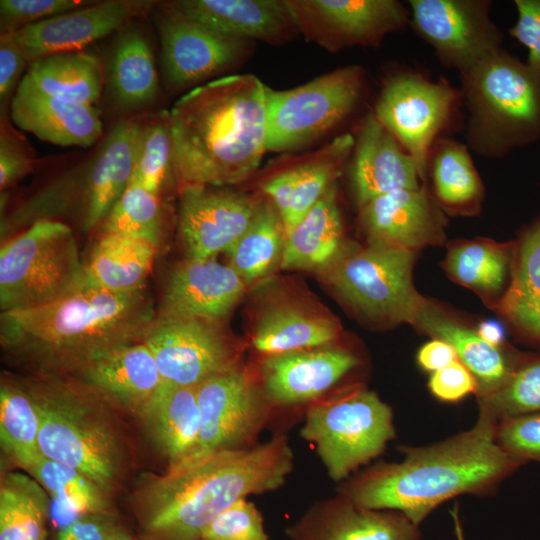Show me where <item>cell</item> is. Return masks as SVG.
Masks as SVG:
<instances>
[{
	"label": "cell",
	"instance_id": "cell-21",
	"mask_svg": "<svg viewBox=\"0 0 540 540\" xmlns=\"http://www.w3.org/2000/svg\"><path fill=\"white\" fill-rule=\"evenodd\" d=\"M417 527L401 512L363 508L340 495L312 506L286 534L290 540H419Z\"/></svg>",
	"mask_w": 540,
	"mask_h": 540
},
{
	"label": "cell",
	"instance_id": "cell-5",
	"mask_svg": "<svg viewBox=\"0 0 540 540\" xmlns=\"http://www.w3.org/2000/svg\"><path fill=\"white\" fill-rule=\"evenodd\" d=\"M40 376L24 387L38 410L42 455L79 470L110 493L123 475L125 451L102 396L78 380Z\"/></svg>",
	"mask_w": 540,
	"mask_h": 540
},
{
	"label": "cell",
	"instance_id": "cell-41",
	"mask_svg": "<svg viewBox=\"0 0 540 540\" xmlns=\"http://www.w3.org/2000/svg\"><path fill=\"white\" fill-rule=\"evenodd\" d=\"M511 253L509 245L462 241L449 249L445 268L456 282L491 296L498 294L506 282Z\"/></svg>",
	"mask_w": 540,
	"mask_h": 540
},
{
	"label": "cell",
	"instance_id": "cell-6",
	"mask_svg": "<svg viewBox=\"0 0 540 540\" xmlns=\"http://www.w3.org/2000/svg\"><path fill=\"white\" fill-rule=\"evenodd\" d=\"M460 76L476 153L502 156L540 132V72L501 49Z\"/></svg>",
	"mask_w": 540,
	"mask_h": 540
},
{
	"label": "cell",
	"instance_id": "cell-55",
	"mask_svg": "<svg viewBox=\"0 0 540 540\" xmlns=\"http://www.w3.org/2000/svg\"><path fill=\"white\" fill-rule=\"evenodd\" d=\"M458 360L454 348L439 339L424 344L417 353V362L427 372H435Z\"/></svg>",
	"mask_w": 540,
	"mask_h": 540
},
{
	"label": "cell",
	"instance_id": "cell-30",
	"mask_svg": "<svg viewBox=\"0 0 540 540\" xmlns=\"http://www.w3.org/2000/svg\"><path fill=\"white\" fill-rule=\"evenodd\" d=\"M342 222L333 185L306 216L285 233L282 269L322 270L340 253Z\"/></svg>",
	"mask_w": 540,
	"mask_h": 540
},
{
	"label": "cell",
	"instance_id": "cell-35",
	"mask_svg": "<svg viewBox=\"0 0 540 540\" xmlns=\"http://www.w3.org/2000/svg\"><path fill=\"white\" fill-rule=\"evenodd\" d=\"M337 335L332 320L283 304L269 307L262 313L252 343L257 351L267 356L323 347Z\"/></svg>",
	"mask_w": 540,
	"mask_h": 540
},
{
	"label": "cell",
	"instance_id": "cell-3",
	"mask_svg": "<svg viewBox=\"0 0 540 540\" xmlns=\"http://www.w3.org/2000/svg\"><path fill=\"white\" fill-rule=\"evenodd\" d=\"M293 468L285 435L188 460L148 479L134 503L144 540H201L224 510L281 487Z\"/></svg>",
	"mask_w": 540,
	"mask_h": 540
},
{
	"label": "cell",
	"instance_id": "cell-11",
	"mask_svg": "<svg viewBox=\"0 0 540 540\" xmlns=\"http://www.w3.org/2000/svg\"><path fill=\"white\" fill-rule=\"evenodd\" d=\"M456 100L448 82L412 73L391 76L381 89L373 114L413 158L423 180L430 149Z\"/></svg>",
	"mask_w": 540,
	"mask_h": 540
},
{
	"label": "cell",
	"instance_id": "cell-10",
	"mask_svg": "<svg viewBox=\"0 0 540 540\" xmlns=\"http://www.w3.org/2000/svg\"><path fill=\"white\" fill-rule=\"evenodd\" d=\"M364 87L359 66H346L287 90L267 91V151L301 148L356 108Z\"/></svg>",
	"mask_w": 540,
	"mask_h": 540
},
{
	"label": "cell",
	"instance_id": "cell-43",
	"mask_svg": "<svg viewBox=\"0 0 540 540\" xmlns=\"http://www.w3.org/2000/svg\"><path fill=\"white\" fill-rule=\"evenodd\" d=\"M105 233L145 240L158 247L163 233L160 196L130 183L103 220Z\"/></svg>",
	"mask_w": 540,
	"mask_h": 540
},
{
	"label": "cell",
	"instance_id": "cell-45",
	"mask_svg": "<svg viewBox=\"0 0 540 540\" xmlns=\"http://www.w3.org/2000/svg\"><path fill=\"white\" fill-rule=\"evenodd\" d=\"M478 399L479 409L498 421L540 412V355H525L509 380L495 392Z\"/></svg>",
	"mask_w": 540,
	"mask_h": 540
},
{
	"label": "cell",
	"instance_id": "cell-39",
	"mask_svg": "<svg viewBox=\"0 0 540 540\" xmlns=\"http://www.w3.org/2000/svg\"><path fill=\"white\" fill-rule=\"evenodd\" d=\"M285 241L282 219L272 203L260 204L242 236L225 252L245 282L259 279L281 261Z\"/></svg>",
	"mask_w": 540,
	"mask_h": 540
},
{
	"label": "cell",
	"instance_id": "cell-22",
	"mask_svg": "<svg viewBox=\"0 0 540 540\" xmlns=\"http://www.w3.org/2000/svg\"><path fill=\"white\" fill-rule=\"evenodd\" d=\"M245 290V281L213 257H188L170 273L159 314L193 316L212 321L225 317Z\"/></svg>",
	"mask_w": 540,
	"mask_h": 540
},
{
	"label": "cell",
	"instance_id": "cell-47",
	"mask_svg": "<svg viewBox=\"0 0 540 540\" xmlns=\"http://www.w3.org/2000/svg\"><path fill=\"white\" fill-rule=\"evenodd\" d=\"M496 439L503 451L523 464L540 463V412L499 420Z\"/></svg>",
	"mask_w": 540,
	"mask_h": 540
},
{
	"label": "cell",
	"instance_id": "cell-53",
	"mask_svg": "<svg viewBox=\"0 0 540 540\" xmlns=\"http://www.w3.org/2000/svg\"><path fill=\"white\" fill-rule=\"evenodd\" d=\"M117 527L110 513L90 514L59 529L56 540H110Z\"/></svg>",
	"mask_w": 540,
	"mask_h": 540
},
{
	"label": "cell",
	"instance_id": "cell-29",
	"mask_svg": "<svg viewBox=\"0 0 540 540\" xmlns=\"http://www.w3.org/2000/svg\"><path fill=\"white\" fill-rule=\"evenodd\" d=\"M137 416L155 446L168 460V468L193 457L201 424L195 387L164 382Z\"/></svg>",
	"mask_w": 540,
	"mask_h": 540
},
{
	"label": "cell",
	"instance_id": "cell-36",
	"mask_svg": "<svg viewBox=\"0 0 540 540\" xmlns=\"http://www.w3.org/2000/svg\"><path fill=\"white\" fill-rule=\"evenodd\" d=\"M109 83L116 100L125 107L146 106L159 92L158 75L151 47L137 30L123 33L113 50Z\"/></svg>",
	"mask_w": 540,
	"mask_h": 540
},
{
	"label": "cell",
	"instance_id": "cell-7",
	"mask_svg": "<svg viewBox=\"0 0 540 540\" xmlns=\"http://www.w3.org/2000/svg\"><path fill=\"white\" fill-rule=\"evenodd\" d=\"M86 284L76 237L62 222H36L1 246V312L45 306Z\"/></svg>",
	"mask_w": 540,
	"mask_h": 540
},
{
	"label": "cell",
	"instance_id": "cell-25",
	"mask_svg": "<svg viewBox=\"0 0 540 540\" xmlns=\"http://www.w3.org/2000/svg\"><path fill=\"white\" fill-rule=\"evenodd\" d=\"M10 118L20 129L59 146L87 148L103 132L94 106L65 102L36 89L24 76L10 103Z\"/></svg>",
	"mask_w": 540,
	"mask_h": 540
},
{
	"label": "cell",
	"instance_id": "cell-37",
	"mask_svg": "<svg viewBox=\"0 0 540 540\" xmlns=\"http://www.w3.org/2000/svg\"><path fill=\"white\" fill-rule=\"evenodd\" d=\"M437 200L446 208L472 211L482 197L483 187L465 145L448 138H437L427 163Z\"/></svg>",
	"mask_w": 540,
	"mask_h": 540
},
{
	"label": "cell",
	"instance_id": "cell-42",
	"mask_svg": "<svg viewBox=\"0 0 540 540\" xmlns=\"http://www.w3.org/2000/svg\"><path fill=\"white\" fill-rule=\"evenodd\" d=\"M355 138L344 134L335 138L316 156L295 166L297 181L292 205L283 226L285 233L298 224L333 186L340 167L353 151Z\"/></svg>",
	"mask_w": 540,
	"mask_h": 540
},
{
	"label": "cell",
	"instance_id": "cell-48",
	"mask_svg": "<svg viewBox=\"0 0 540 540\" xmlns=\"http://www.w3.org/2000/svg\"><path fill=\"white\" fill-rule=\"evenodd\" d=\"M36 156L25 137L16 131L6 115L1 116L0 128V189L15 184L31 173Z\"/></svg>",
	"mask_w": 540,
	"mask_h": 540
},
{
	"label": "cell",
	"instance_id": "cell-49",
	"mask_svg": "<svg viewBox=\"0 0 540 540\" xmlns=\"http://www.w3.org/2000/svg\"><path fill=\"white\" fill-rule=\"evenodd\" d=\"M85 0H1V34L91 4Z\"/></svg>",
	"mask_w": 540,
	"mask_h": 540
},
{
	"label": "cell",
	"instance_id": "cell-34",
	"mask_svg": "<svg viewBox=\"0 0 540 540\" xmlns=\"http://www.w3.org/2000/svg\"><path fill=\"white\" fill-rule=\"evenodd\" d=\"M156 249L145 240L105 233L85 263L86 283L113 291L143 288Z\"/></svg>",
	"mask_w": 540,
	"mask_h": 540
},
{
	"label": "cell",
	"instance_id": "cell-8",
	"mask_svg": "<svg viewBox=\"0 0 540 540\" xmlns=\"http://www.w3.org/2000/svg\"><path fill=\"white\" fill-rule=\"evenodd\" d=\"M300 435L315 446L330 478L341 481L395 437L393 412L375 392L356 387L311 405Z\"/></svg>",
	"mask_w": 540,
	"mask_h": 540
},
{
	"label": "cell",
	"instance_id": "cell-51",
	"mask_svg": "<svg viewBox=\"0 0 540 540\" xmlns=\"http://www.w3.org/2000/svg\"><path fill=\"white\" fill-rule=\"evenodd\" d=\"M517 21L510 34L528 49V65L540 72V0H516Z\"/></svg>",
	"mask_w": 540,
	"mask_h": 540
},
{
	"label": "cell",
	"instance_id": "cell-38",
	"mask_svg": "<svg viewBox=\"0 0 540 540\" xmlns=\"http://www.w3.org/2000/svg\"><path fill=\"white\" fill-rule=\"evenodd\" d=\"M47 495L34 478L16 472L2 477L0 540H47Z\"/></svg>",
	"mask_w": 540,
	"mask_h": 540
},
{
	"label": "cell",
	"instance_id": "cell-58",
	"mask_svg": "<svg viewBox=\"0 0 540 540\" xmlns=\"http://www.w3.org/2000/svg\"><path fill=\"white\" fill-rule=\"evenodd\" d=\"M110 540H135V539L123 528L118 526L116 530L113 532Z\"/></svg>",
	"mask_w": 540,
	"mask_h": 540
},
{
	"label": "cell",
	"instance_id": "cell-57",
	"mask_svg": "<svg viewBox=\"0 0 540 540\" xmlns=\"http://www.w3.org/2000/svg\"><path fill=\"white\" fill-rule=\"evenodd\" d=\"M451 517L454 524L456 540H465L457 506H454L451 510Z\"/></svg>",
	"mask_w": 540,
	"mask_h": 540
},
{
	"label": "cell",
	"instance_id": "cell-2",
	"mask_svg": "<svg viewBox=\"0 0 540 540\" xmlns=\"http://www.w3.org/2000/svg\"><path fill=\"white\" fill-rule=\"evenodd\" d=\"M157 317L146 287L86 284L54 303L1 312L3 348L39 374L73 375L120 347L142 342Z\"/></svg>",
	"mask_w": 540,
	"mask_h": 540
},
{
	"label": "cell",
	"instance_id": "cell-52",
	"mask_svg": "<svg viewBox=\"0 0 540 540\" xmlns=\"http://www.w3.org/2000/svg\"><path fill=\"white\" fill-rule=\"evenodd\" d=\"M29 65L25 55L10 33L0 36V104L6 110L20 83L24 68Z\"/></svg>",
	"mask_w": 540,
	"mask_h": 540
},
{
	"label": "cell",
	"instance_id": "cell-24",
	"mask_svg": "<svg viewBox=\"0 0 540 540\" xmlns=\"http://www.w3.org/2000/svg\"><path fill=\"white\" fill-rule=\"evenodd\" d=\"M351 179L359 207L401 189L420 188L413 158L374 116L363 120L353 148Z\"/></svg>",
	"mask_w": 540,
	"mask_h": 540
},
{
	"label": "cell",
	"instance_id": "cell-50",
	"mask_svg": "<svg viewBox=\"0 0 540 540\" xmlns=\"http://www.w3.org/2000/svg\"><path fill=\"white\" fill-rule=\"evenodd\" d=\"M428 387L433 396L445 402L459 401L477 390L475 378L459 360L433 372Z\"/></svg>",
	"mask_w": 540,
	"mask_h": 540
},
{
	"label": "cell",
	"instance_id": "cell-32",
	"mask_svg": "<svg viewBox=\"0 0 540 540\" xmlns=\"http://www.w3.org/2000/svg\"><path fill=\"white\" fill-rule=\"evenodd\" d=\"M25 470L50 495L58 530L82 516L110 513L109 493L79 470L43 455Z\"/></svg>",
	"mask_w": 540,
	"mask_h": 540
},
{
	"label": "cell",
	"instance_id": "cell-14",
	"mask_svg": "<svg viewBox=\"0 0 540 540\" xmlns=\"http://www.w3.org/2000/svg\"><path fill=\"white\" fill-rule=\"evenodd\" d=\"M195 388L201 424L198 446L191 459L252 446L269 414L266 402H270L249 377L234 366Z\"/></svg>",
	"mask_w": 540,
	"mask_h": 540
},
{
	"label": "cell",
	"instance_id": "cell-15",
	"mask_svg": "<svg viewBox=\"0 0 540 540\" xmlns=\"http://www.w3.org/2000/svg\"><path fill=\"white\" fill-rule=\"evenodd\" d=\"M298 31L330 51L375 46L410 20L395 0H287Z\"/></svg>",
	"mask_w": 540,
	"mask_h": 540
},
{
	"label": "cell",
	"instance_id": "cell-54",
	"mask_svg": "<svg viewBox=\"0 0 540 540\" xmlns=\"http://www.w3.org/2000/svg\"><path fill=\"white\" fill-rule=\"evenodd\" d=\"M296 181L297 171L295 167H292L276 174L262 184V190L270 197L283 223L291 209Z\"/></svg>",
	"mask_w": 540,
	"mask_h": 540
},
{
	"label": "cell",
	"instance_id": "cell-12",
	"mask_svg": "<svg viewBox=\"0 0 540 540\" xmlns=\"http://www.w3.org/2000/svg\"><path fill=\"white\" fill-rule=\"evenodd\" d=\"M414 30L460 74L501 50L502 37L486 0H410Z\"/></svg>",
	"mask_w": 540,
	"mask_h": 540
},
{
	"label": "cell",
	"instance_id": "cell-19",
	"mask_svg": "<svg viewBox=\"0 0 540 540\" xmlns=\"http://www.w3.org/2000/svg\"><path fill=\"white\" fill-rule=\"evenodd\" d=\"M163 9L246 41L277 44L299 32L287 0H177L165 2Z\"/></svg>",
	"mask_w": 540,
	"mask_h": 540
},
{
	"label": "cell",
	"instance_id": "cell-9",
	"mask_svg": "<svg viewBox=\"0 0 540 540\" xmlns=\"http://www.w3.org/2000/svg\"><path fill=\"white\" fill-rule=\"evenodd\" d=\"M415 251L377 242L342 252L325 268L327 282L364 314L413 324L426 302L412 284Z\"/></svg>",
	"mask_w": 540,
	"mask_h": 540
},
{
	"label": "cell",
	"instance_id": "cell-27",
	"mask_svg": "<svg viewBox=\"0 0 540 540\" xmlns=\"http://www.w3.org/2000/svg\"><path fill=\"white\" fill-rule=\"evenodd\" d=\"M143 123L128 119L106 137L89 171L84 188L83 228L103 221L131 183Z\"/></svg>",
	"mask_w": 540,
	"mask_h": 540
},
{
	"label": "cell",
	"instance_id": "cell-28",
	"mask_svg": "<svg viewBox=\"0 0 540 540\" xmlns=\"http://www.w3.org/2000/svg\"><path fill=\"white\" fill-rule=\"evenodd\" d=\"M413 324L433 339L445 341L454 348L458 360L475 378L477 398L485 397L502 387L526 355L487 343L477 331L439 314L427 301L420 308Z\"/></svg>",
	"mask_w": 540,
	"mask_h": 540
},
{
	"label": "cell",
	"instance_id": "cell-13",
	"mask_svg": "<svg viewBox=\"0 0 540 540\" xmlns=\"http://www.w3.org/2000/svg\"><path fill=\"white\" fill-rule=\"evenodd\" d=\"M216 321L158 314L143 342L165 383L196 387L233 368L235 354Z\"/></svg>",
	"mask_w": 540,
	"mask_h": 540
},
{
	"label": "cell",
	"instance_id": "cell-31",
	"mask_svg": "<svg viewBox=\"0 0 540 540\" xmlns=\"http://www.w3.org/2000/svg\"><path fill=\"white\" fill-rule=\"evenodd\" d=\"M23 76L48 96L89 106L100 98L105 79L99 58L83 50L35 60Z\"/></svg>",
	"mask_w": 540,
	"mask_h": 540
},
{
	"label": "cell",
	"instance_id": "cell-46",
	"mask_svg": "<svg viewBox=\"0 0 540 540\" xmlns=\"http://www.w3.org/2000/svg\"><path fill=\"white\" fill-rule=\"evenodd\" d=\"M201 540H270L256 506L241 499L220 513L203 531Z\"/></svg>",
	"mask_w": 540,
	"mask_h": 540
},
{
	"label": "cell",
	"instance_id": "cell-4",
	"mask_svg": "<svg viewBox=\"0 0 540 540\" xmlns=\"http://www.w3.org/2000/svg\"><path fill=\"white\" fill-rule=\"evenodd\" d=\"M268 87L253 74L195 86L168 112L174 173L181 188L245 180L267 152Z\"/></svg>",
	"mask_w": 540,
	"mask_h": 540
},
{
	"label": "cell",
	"instance_id": "cell-17",
	"mask_svg": "<svg viewBox=\"0 0 540 540\" xmlns=\"http://www.w3.org/2000/svg\"><path fill=\"white\" fill-rule=\"evenodd\" d=\"M166 80L177 89L214 76L240 60L250 41L226 37L163 9L158 18Z\"/></svg>",
	"mask_w": 540,
	"mask_h": 540
},
{
	"label": "cell",
	"instance_id": "cell-1",
	"mask_svg": "<svg viewBox=\"0 0 540 540\" xmlns=\"http://www.w3.org/2000/svg\"><path fill=\"white\" fill-rule=\"evenodd\" d=\"M498 422L479 409L469 429L430 445L400 448V462L368 468L343 485L341 496L363 508L401 512L418 526L444 502L485 494L523 465L497 443Z\"/></svg>",
	"mask_w": 540,
	"mask_h": 540
},
{
	"label": "cell",
	"instance_id": "cell-40",
	"mask_svg": "<svg viewBox=\"0 0 540 540\" xmlns=\"http://www.w3.org/2000/svg\"><path fill=\"white\" fill-rule=\"evenodd\" d=\"M40 418L24 385L2 381L0 387L1 446L24 470L42 456L39 447Z\"/></svg>",
	"mask_w": 540,
	"mask_h": 540
},
{
	"label": "cell",
	"instance_id": "cell-56",
	"mask_svg": "<svg viewBox=\"0 0 540 540\" xmlns=\"http://www.w3.org/2000/svg\"><path fill=\"white\" fill-rule=\"evenodd\" d=\"M477 333L487 343L495 347L503 346V330L496 322L486 321L481 323Z\"/></svg>",
	"mask_w": 540,
	"mask_h": 540
},
{
	"label": "cell",
	"instance_id": "cell-26",
	"mask_svg": "<svg viewBox=\"0 0 540 540\" xmlns=\"http://www.w3.org/2000/svg\"><path fill=\"white\" fill-rule=\"evenodd\" d=\"M71 376L136 415L164 383L143 341L113 350Z\"/></svg>",
	"mask_w": 540,
	"mask_h": 540
},
{
	"label": "cell",
	"instance_id": "cell-23",
	"mask_svg": "<svg viewBox=\"0 0 540 540\" xmlns=\"http://www.w3.org/2000/svg\"><path fill=\"white\" fill-rule=\"evenodd\" d=\"M368 242L415 251L441 238L443 218L425 189H401L360 206Z\"/></svg>",
	"mask_w": 540,
	"mask_h": 540
},
{
	"label": "cell",
	"instance_id": "cell-18",
	"mask_svg": "<svg viewBox=\"0 0 540 540\" xmlns=\"http://www.w3.org/2000/svg\"><path fill=\"white\" fill-rule=\"evenodd\" d=\"M216 188H181L178 229L188 257L209 258L228 250L249 227L260 205L248 196Z\"/></svg>",
	"mask_w": 540,
	"mask_h": 540
},
{
	"label": "cell",
	"instance_id": "cell-33",
	"mask_svg": "<svg viewBox=\"0 0 540 540\" xmlns=\"http://www.w3.org/2000/svg\"><path fill=\"white\" fill-rule=\"evenodd\" d=\"M499 311L520 336L540 345V221L520 238Z\"/></svg>",
	"mask_w": 540,
	"mask_h": 540
},
{
	"label": "cell",
	"instance_id": "cell-20",
	"mask_svg": "<svg viewBox=\"0 0 540 540\" xmlns=\"http://www.w3.org/2000/svg\"><path fill=\"white\" fill-rule=\"evenodd\" d=\"M357 364L351 352L330 346L267 355L261 364L263 391L274 405L308 402L328 391Z\"/></svg>",
	"mask_w": 540,
	"mask_h": 540
},
{
	"label": "cell",
	"instance_id": "cell-16",
	"mask_svg": "<svg viewBox=\"0 0 540 540\" xmlns=\"http://www.w3.org/2000/svg\"><path fill=\"white\" fill-rule=\"evenodd\" d=\"M153 3L142 0L93 1L10 34L30 64L49 55L81 51L147 12Z\"/></svg>",
	"mask_w": 540,
	"mask_h": 540
},
{
	"label": "cell",
	"instance_id": "cell-44",
	"mask_svg": "<svg viewBox=\"0 0 540 540\" xmlns=\"http://www.w3.org/2000/svg\"><path fill=\"white\" fill-rule=\"evenodd\" d=\"M174 174L173 141L168 112L143 124L131 183L160 196Z\"/></svg>",
	"mask_w": 540,
	"mask_h": 540
}]
</instances>
